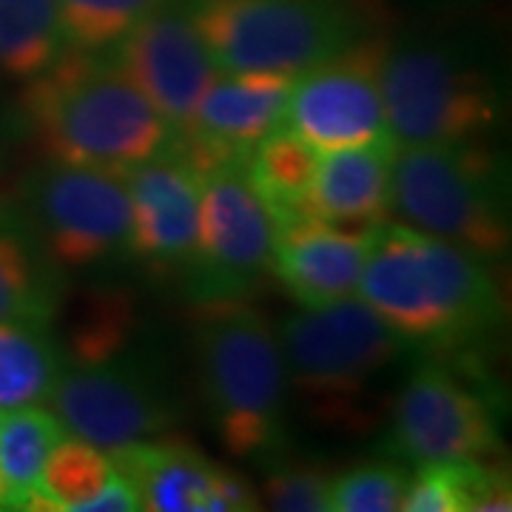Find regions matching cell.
<instances>
[{
	"mask_svg": "<svg viewBox=\"0 0 512 512\" xmlns=\"http://www.w3.org/2000/svg\"><path fill=\"white\" fill-rule=\"evenodd\" d=\"M356 296L430 353L476 345L507 319L493 262L390 217L367 228Z\"/></svg>",
	"mask_w": 512,
	"mask_h": 512,
	"instance_id": "obj_1",
	"label": "cell"
},
{
	"mask_svg": "<svg viewBox=\"0 0 512 512\" xmlns=\"http://www.w3.org/2000/svg\"><path fill=\"white\" fill-rule=\"evenodd\" d=\"M26 83L23 120L46 163L126 174L174 146V126L109 52L69 49Z\"/></svg>",
	"mask_w": 512,
	"mask_h": 512,
	"instance_id": "obj_2",
	"label": "cell"
},
{
	"mask_svg": "<svg viewBox=\"0 0 512 512\" xmlns=\"http://www.w3.org/2000/svg\"><path fill=\"white\" fill-rule=\"evenodd\" d=\"M194 365L208 421L228 456L271 464L288 444L291 384L276 328L251 302L200 305Z\"/></svg>",
	"mask_w": 512,
	"mask_h": 512,
	"instance_id": "obj_3",
	"label": "cell"
},
{
	"mask_svg": "<svg viewBox=\"0 0 512 512\" xmlns=\"http://www.w3.org/2000/svg\"><path fill=\"white\" fill-rule=\"evenodd\" d=\"M276 336L291 396L330 427H365L382 376L410 350L359 296L291 313Z\"/></svg>",
	"mask_w": 512,
	"mask_h": 512,
	"instance_id": "obj_4",
	"label": "cell"
},
{
	"mask_svg": "<svg viewBox=\"0 0 512 512\" xmlns=\"http://www.w3.org/2000/svg\"><path fill=\"white\" fill-rule=\"evenodd\" d=\"M390 217L498 262L512 239L510 183L501 157L484 140L396 148Z\"/></svg>",
	"mask_w": 512,
	"mask_h": 512,
	"instance_id": "obj_5",
	"label": "cell"
},
{
	"mask_svg": "<svg viewBox=\"0 0 512 512\" xmlns=\"http://www.w3.org/2000/svg\"><path fill=\"white\" fill-rule=\"evenodd\" d=\"M382 97L396 148L484 140L504 114L498 72L444 40L387 43Z\"/></svg>",
	"mask_w": 512,
	"mask_h": 512,
	"instance_id": "obj_6",
	"label": "cell"
},
{
	"mask_svg": "<svg viewBox=\"0 0 512 512\" xmlns=\"http://www.w3.org/2000/svg\"><path fill=\"white\" fill-rule=\"evenodd\" d=\"M217 69L228 74H296L362 37L342 0H183Z\"/></svg>",
	"mask_w": 512,
	"mask_h": 512,
	"instance_id": "obj_7",
	"label": "cell"
},
{
	"mask_svg": "<svg viewBox=\"0 0 512 512\" xmlns=\"http://www.w3.org/2000/svg\"><path fill=\"white\" fill-rule=\"evenodd\" d=\"M18 205L60 274L128 259L131 205L123 174L43 163L26 177Z\"/></svg>",
	"mask_w": 512,
	"mask_h": 512,
	"instance_id": "obj_8",
	"label": "cell"
},
{
	"mask_svg": "<svg viewBox=\"0 0 512 512\" xmlns=\"http://www.w3.org/2000/svg\"><path fill=\"white\" fill-rule=\"evenodd\" d=\"M200 225L183 268L185 296L200 305L251 299L274 268V217L259 200L245 165L200 177Z\"/></svg>",
	"mask_w": 512,
	"mask_h": 512,
	"instance_id": "obj_9",
	"label": "cell"
},
{
	"mask_svg": "<svg viewBox=\"0 0 512 512\" xmlns=\"http://www.w3.org/2000/svg\"><path fill=\"white\" fill-rule=\"evenodd\" d=\"M46 407L69 436L100 450L157 439L177 421L160 367L126 350L92 362H66Z\"/></svg>",
	"mask_w": 512,
	"mask_h": 512,
	"instance_id": "obj_10",
	"label": "cell"
},
{
	"mask_svg": "<svg viewBox=\"0 0 512 512\" xmlns=\"http://www.w3.org/2000/svg\"><path fill=\"white\" fill-rule=\"evenodd\" d=\"M396 453L413 464L490 461L501 453L493 399L441 359H424L399 384L390 407Z\"/></svg>",
	"mask_w": 512,
	"mask_h": 512,
	"instance_id": "obj_11",
	"label": "cell"
},
{
	"mask_svg": "<svg viewBox=\"0 0 512 512\" xmlns=\"http://www.w3.org/2000/svg\"><path fill=\"white\" fill-rule=\"evenodd\" d=\"M384 49L387 40L359 37L339 55L296 74L282 123L316 151L393 143L382 97Z\"/></svg>",
	"mask_w": 512,
	"mask_h": 512,
	"instance_id": "obj_12",
	"label": "cell"
},
{
	"mask_svg": "<svg viewBox=\"0 0 512 512\" xmlns=\"http://www.w3.org/2000/svg\"><path fill=\"white\" fill-rule=\"evenodd\" d=\"M109 55L174 131L220 74L185 3L174 0L140 20Z\"/></svg>",
	"mask_w": 512,
	"mask_h": 512,
	"instance_id": "obj_13",
	"label": "cell"
},
{
	"mask_svg": "<svg viewBox=\"0 0 512 512\" xmlns=\"http://www.w3.org/2000/svg\"><path fill=\"white\" fill-rule=\"evenodd\" d=\"M291 80L285 74L220 72L174 131L171 148L200 177L225 165H245L251 148L282 123Z\"/></svg>",
	"mask_w": 512,
	"mask_h": 512,
	"instance_id": "obj_14",
	"label": "cell"
},
{
	"mask_svg": "<svg viewBox=\"0 0 512 512\" xmlns=\"http://www.w3.org/2000/svg\"><path fill=\"white\" fill-rule=\"evenodd\" d=\"M134 490L140 510L151 512H248L259 495L222 464L183 441L143 439L106 450Z\"/></svg>",
	"mask_w": 512,
	"mask_h": 512,
	"instance_id": "obj_15",
	"label": "cell"
},
{
	"mask_svg": "<svg viewBox=\"0 0 512 512\" xmlns=\"http://www.w3.org/2000/svg\"><path fill=\"white\" fill-rule=\"evenodd\" d=\"M131 205L128 256L160 274H183L200 225V174L168 148L123 174Z\"/></svg>",
	"mask_w": 512,
	"mask_h": 512,
	"instance_id": "obj_16",
	"label": "cell"
},
{
	"mask_svg": "<svg viewBox=\"0 0 512 512\" xmlns=\"http://www.w3.org/2000/svg\"><path fill=\"white\" fill-rule=\"evenodd\" d=\"M365 248L367 231L305 214L276 225L271 274L302 308H325L356 296Z\"/></svg>",
	"mask_w": 512,
	"mask_h": 512,
	"instance_id": "obj_17",
	"label": "cell"
},
{
	"mask_svg": "<svg viewBox=\"0 0 512 512\" xmlns=\"http://www.w3.org/2000/svg\"><path fill=\"white\" fill-rule=\"evenodd\" d=\"M393 157V143L319 151L311 191L313 217L356 231L387 220Z\"/></svg>",
	"mask_w": 512,
	"mask_h": 512,
	"instance_id": "obj_18",
	"label": "cell"
},
{
	"mask_svg": "<svg viewBox=\"0 0 512 512\" xmlns=\"http://www.w3.org/2000/svg\"><path fill=\"white\" fill-rule=\"evenodd\" d=\"M63 276L20 205L0 200V322H52L63 296Z\"/></svg>",
	"mask_w": 512,
	"mask_h": 512,
	"instance_id": "obj_19",
	"label": "cell"
},
{
	"mask_svg": "<svg viewBox=\"0 0 512 512\" xmlns=\"http://www.w3.org/2000/svg\"><path fill=\"white\" fill-rule=\"evenodd\" d=\"M40 498L49 512H134L140 501L106 450L66 439L49 453L40 473Z\"/></svg>",
	"mask_w": 512,
	"mask_h": 512,
	"instance_id": "obj_20",
	"label": "cell"
},
{
	"mask_svg": "<svg viewBox=\"0 0 512 512\" xmlns=\"http://www.w3.org/2000/svg\"><path fill=\"white\" fill-rule=\"evenodd\" d=\"M66 427L43 404L0 413V510H43L40 473Z\"/></svg>",
	"mask_w": 512,
	"mask_h": 512,
	"instance_id": "obj_21",
	"label": "cell"
},
{
	"mask_svg": "<svg viewBox=\"0 0 512 512\" xmlns=\"http://www.w3.org/2000/svg\"><path fill=\"white\" fill-rule=\"evenodd\" d=\"M66 367V350L52 322H0V413L49 404Z\"/></svg>",
	"mask_w": 512,
	"mask_h": 512,
	"instance_id": "obj_22",
	"label": "cell"
},
{
	"mask_svg": "<svg viewBox=\"0 0 512 512\" xmlns=\"http://www.w3.org/2000/svg\"><path fill=\"white\" fill-rule=\"evenodd\" d=\"M319 165V151L293 134L285 123L274 126L248 154L245 174L265 202L268 214L279 222L311 214L313 177Z\"/></svg>",
	"mask_w": 512,
	"mask_h": 512,
	"instance_id": "obj_23",
	"label": "cell"
},
{
	"mask_svg": "<svg viewBox=\"0 0 512 512\" xmlns=\"http://www.w3.org/2000/svg\"><path fill=\"white\" fill-rule=\"evenodd\" d=\"M510 478L487 461H427L410 473L404 512L512 510Z\"/></svg>",
	"mask_w": 512,
	"mask_h": 512,
	"instance_id": "obj_24",
	"label": "cell"
},
{
	"mask_svg": "<svg viewBox=\"0 0 512 512\" xmlns=\"http://www.w3.org/2000/svg\"><path fill=\"white\" fill-rule=\"evenodd\" d=\"M66 52L57 0H0V74L32 80Z\"/></svg>",
	"mask_w": 512,
	"mask_h": 512,
	"instance_id": "obj_25",
	"label": "cell"
},
{
	"mask_svg": "<svg viewBox=\"0 0 512 512\" xmlns=\"http://www.w3.org/2000/svg\"><path fill=\"white\" fill-rule=\"evenodd\" d=\"M165 0H57L69 49L111 52Z\"/></svg>",
	"mask_w": 512,
	"mask_h": 512,
	"instance_id": "obj_26",
	"label": "cell"
},
{
	"mask_svg": "<svg viewBox=\"0 0 512 512\" xmlns=\"http://www.w3.org/2000/svg\"><path fill=\"white\" fill-rule=\"evenodd\" d=\"M410 470L402 461H365L330 476V512H402Z\"/></svg>",
	"mask_w": 512,
	"mask_h": 512,
	"instance_id": "obj_27",
	"label": "cell"
},
{
	"mask_svg": "<svg viewBox=\"0 0 512 512\" xmlns=\"http://www.w3.org/2000/svg\"><path fill=\"white\" fill-rule=\"evenodd\" d=\"M268 476L262 481L265 507L279 512H330V476L319 467L271 461L265 464Z\"/></svg>",
	"mask_w": 512,
	"mask_h": 512,
	"instance_id": "obj_28",
	"label": "cell"
}]
</instances>
